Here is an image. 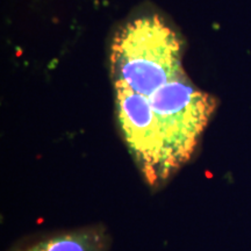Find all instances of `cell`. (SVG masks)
Listing matches in <instances>:
<instances>
[{"label":"cell","instance_id":"7a4b0ae2","mask_svg":"<svg viewBox=\"0 0 251 251\" xmlns=\"http://www.w3.org/2000/svg\"><path fill=\"white\" fill-rule=\"evenodd\" d=\"M107 234L100 227H86L42 237L17 251H107Z\"/></svg>","mask_w":251,"mask_h":251},{"label":"cell","instance_id":"6da1fadb","mask_svg":"<svg viewBox=\"0 0 251 251\" xmlns=\"http://www.w3.org/2000/svg\"><path fill=\"white\" fill-rule=\"evenodd\" d=\"M144 99L155 115L169 170L174 174L192 157L218 107V99L196 87L185 71Z\"/></svg>","mask_w":251,"mask_h":251}]
</instances>
